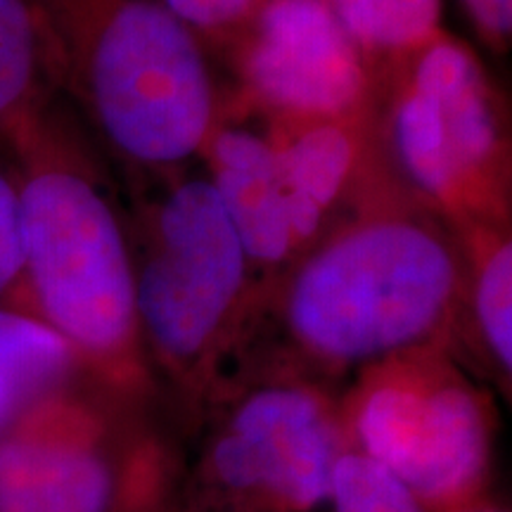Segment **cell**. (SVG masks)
I'll list each match as a JSON object with an SVG mask.
<instances>
[{"mask_svg": "<svg viewBox=\"0 0 512 512\" xmlns=\"http://www.w3.org/2000/svg\"><path fill=\"white\" fill-rule=\"evenodd\" d=\"M22 159V278L3 306L29 313L74 351L79 373L128 396L150 387L136 268L100 185L60 143L43 105L5 136Z\"/></svg>", "mask_w": 512, "mask_h": 512, "instance_id": "6da1fadb", "label": "cell"}, {"mask_svg": "<svg viewBox=\"0 0 512 512\" xmlns=\"http://www.w3.org/2000/svg\"><path fill=\"white\" fill-rule=\"evenodd\" d=\"M50 72L121 155L176 164L211 136L214 91L192 29L159 0H34Z\"/></svg>", "mask_w": 512, "mask_h": 512, "instance_id": "7a4b0ae2", "label": "cell"}, {"mask_svg": "<svg viewBox=\"0 0 512 512\" xmlns=\"http://www.w3.org/2000/svg\"><path fill=\"white\" fill-rule=\"evenodd\" d=\"M460 309V271L432 228L363 223L299 268L280 320L294 363L325 375L399 351L446 344Z\"/></svg>", "mask_w": 512, "mask_h": 512, "instance_id": "3957f363", "label": "cell"}, {"mask_svg": "<svg viewBox=\"0 0 512 512\" xmlns=\"http://www.w3.org/2000/svg\"><path fill=\"white\" fill-rule=\"evenodd\" d=\"M178 475L143 396L81 373L0 430V512H171Z\"/></svg>", "mask_w": 512, "mask_h": 512, "instance_id": "277c9868", "label": "cell"}, {"mask_svg": "<svg viewBox=\"0 0 512 512\" xmlns=\"http://www.w3.org/2000/svg\"><path fill=\"white\" fill-rule=\"evenodd\" d=\"M337 411L347 451L382 465L425 512H463L489 496L494 403L446 344L358 368Z\"/></svg>", "mask_w": 512, "mask_h": 512, "instance_id": "5b68a950", "label": "cell"}, {"mask_svg": "<svg viewBox=\"0 0 512 512\" xmlns=\"http://www.w3.org/2000/svg\"><path fill=\"white\" fill-rule=\"evenodd\" d=\"M344 451L337 403L318 382L266 377L211 399L171 512H318Z\"/></svg>", "mask_w": 512, "mask_h": 512, "instance_id": "8992f818", "label": "cell"}, {"mask_svg": "<svg viewBox=\"0 0 512 512\" xmlns=\"http://www.w3.org/2000/svg\"><path fill=\"white\" fill-rule=\"evenodd\" d=\"M249 259L209 181H188L159 209L155 240L136 271L145 354L176 384L211 394L235 342Z\"/></svg>", "mask_w": 512, "mask_h": 512, "instance_id": "52a82bcc", "label": "cell"}, {"mask_svg": "<svg viewBox=\"0 0 512 512\" xmlns=\"http://www.w3.org/2000/svg\"><path fill=\"white\" fill-rule=\"evenodd\" d=\"M408 62L392 114L396 157L427 200L482 223L501 207L508 164L501 110L482 64L444 31Z\"/></svg>", "mask_w": 512, "mask_h": 512, "instance_id": "ba28073f", "label": "cell"}, {"mask_svg": "<svg viewBox=\"0 0 512 512\" xmlns=\"http://www.w3.org/2000/svg\"><path fill=\"white\" fill-rule=\"evenodd\" d=\"M238 34L249 88L273 110L332 121L361 107L366 57L328 0H259Z\"/></svg>", "mask_w": 512, "mask_h": 512, "instance_id": "9c48e42d", "label": "cell"}, {"mask_svg": "<svg viewBox=\"0 0 512 512\" xmlns=\"http://www.w3.org/2000/svg\"><path fill=\"white\" fill-rule=\"evenodd\" d=\"M209 159L216 195L249 261L278 264L297 249L290 209L271 140L247 128L211 133Z\"/></svg>", "mask_w": 512, "mask_h": 512, "instance_id": "30bf717a", "label": "cell"}, {"mask_svg": "<svg viewBox=\"0 0 512 512\" xmlns=\"http://www.w3.org/2000/svg\"><path fill=\"white\" fill-rule=\"evenodd\" d=\"M306 124L285 145H275L297 247L316 235L325 211L349 183L358 157V140L347 119Z\"/></svg>", "mask_w": 512, "mask_h": 512, "instance_id": "8fae6325", "label": "cell"}, {"mask_svg": "<svg viewBox=\"0 0 512 512\" xmlns=\"http://www.w3.org/2000/svg\"><path fill=\"white\" fill-rule=\"evenodd\" d=\"M79 373L74 351L46 323L0 304V430Z\"/></svg>", "mask_w": 512, "mask_h": 512, "instance_id": "7c38bea8", "label": "cell"}, {"mask_svg": "<svg viewBox=\"0 0 512 512\" xmlns=\"http://www.w3.org/2000/svg\"><path fill=\"white\" fill-rule=\"evenodd\" d=\"M48 43L34 0H0V133L41 107Z\"/></svg>", "mask_w": 512, "mask_h": 512, "instance_id": "4fadbf2b", "label": "cell"}, {"mask_svg": "<svg viewBox=\"0 0 512 512\" xmlns=\"http://www.w3.org/2000/svg\"><path fill=\"white\" fill-rule=\"evenodd\" d=\"M363 57L411 60L441 31L444 0H328Z\"/></svg>", "mask_w": 512, "mask_h": 512, "instance_id": "5bb4252c", "label": "cell"}, {"mask_svg": "<svg viewBox=\"0 0 512 512\" xmlns=\"http://www.w3.org/2000/svg\"><path fill=\"white\" fill-rule=\"evenodd\" d=\"M477 235L470 316L486 363L508 382L512 373V245L486 226L477 228Z\"/></svg>", "mask_w": 512, "mask_h": 512, "instance_id": "9a60e30c", "label": "cell"}, {"mask_svg": "<svg viewBox=\"0 0 512 512\" xmlns=\"http://www.w3.org/2000/svg\"><path fill=\"white\" fill-rule=\"evenodd\" d=\"M328 505L330 512H425L399 479L356 451L339 456Z\"/></svg>", "mask_w": 512, "mask_h": 512, "instance_id": "2e32d148", "label": "cell"}, {"mask_svg": "<svg viewBox=\"0 0 512 512\" xmlns=\"http://www.w3.org/2000/svg\"><path fill=\"white\" fill-rule=\"evenodd\" d=\"M195 34H238L259 0H159Z\"/></svg>", "mask_w": 512, "mask_h": 512, "instance_id": "e0dca14e", "label": "cell"}, {"mask_svg": "<svg viewBox=\"0 0 512 512\" xmlns=\"http://www.w3.org/2000/svg\"><path fill=\"white\" fill-rule=\"evenodd\" d=\"M22 278V211L17 183L0 171V302H8Z\"/></svg>", "mask_w": 512, "mask_h": 512, "instance_id": "ac0fdd59", "label": "cell"}, {"mask_svg": "<svg viewBox=\"0 0 512 512\" xmlns=\"http://www.w3.org/2000/svg\"><path fill=\"white\" fill-rule=\"evenodd\" d=\"M460 5L491 48H508L512 36V0H460Z\"/></svg>", "mask_w": 512, "mask_h": 512, "instance_id": "d6986e66", "label": "cell"}, {"mask_svg": "<svg viewBox=\"0 0 512 512\" xmlns=\"http://www.w3.org/2000/svg\"><path fill=\"white\" fill-rule=\"evenodd\" d=\"M463 512H510V510L505 508V505L498 503V501H494V498H491V496H486L479 503L472 505V508H467Z\"/></svg>", "mask_w": 512, "mask_h": 512, "instance_id": "ffe728a7", "label": "cell"}]
</instances>
